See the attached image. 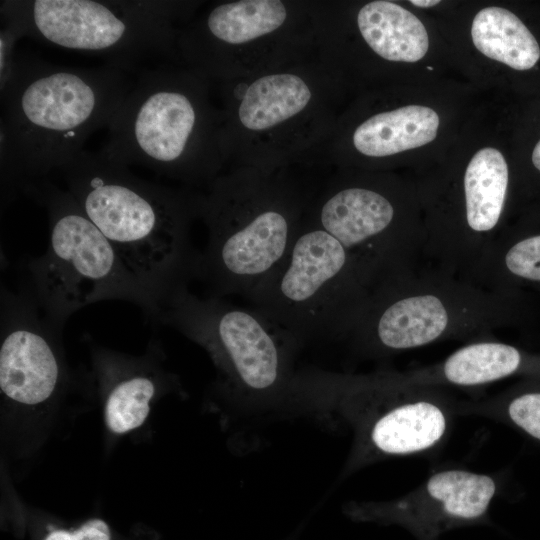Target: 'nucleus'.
<instances>
[{
	"instance_id": "1",
	"label": "nucleus",
	"mask_w": 540,
	"mask_h": 540,
	"mask_svg": "<svg viewBox=\"0 0 540 540\" xmlns=\"http://www.w3.org/2000/svg\"><path fill=\"white\" fill-rule=\"evenodd\" d=\"M59 171L66 190L160 305L197 278L200 253L190 228L199 218L200 192L150 182L84 149Z\"/></svg>"
},
{
	"instance_id": "2",
	"label": "nucleus",
	"mask_w": 540,
	"mask_h": 540,
	"mask_svg": "<svg viewBox=\"0 0 540 540\" xmlns=\"http://www.w3.org/2000/svg\"><path fill=\"white\" fill-rule=\"evenodd\" d=\"M135 80L110 65L66 67L17 54L0 91L1 182L20 190L25 181L61 170L92 133L109 126Z\"/></svg>"
},
{
	"instance_id": "3",
	"label": "nucleus",
	"mask_w": 540,
	"mask_h": 540,
	"mask_svg": "<svg viewBox=\"0 0 540 540\" xmlns=\"http://www.w3.org/2000/svg\"><path fill=\"white\" fill-rule=\"evenodd\" d=\"M210 84L183 64L141 71L99 153L127 167L148 168L186 188H207L228 163L221 110L211 101Z\"/></svg>"
},
{
	"instance_id": "4",
	"label": "nucleus",
	"mask_w": 540,
	"mask_h": 540,
	"mask_svg": "<svg viewBox=\"0 0 540 540\" xmlns=\"http://www.w3.org/2000/svg\"><path fill=\"white\" fill-rule=\"evenodd\" d=\"M458 401L449 389L411 383L401 371L305 369L295 377L292 412L334 415L349 427L352 445L342 470L348 476L386 459L438 451L450 436Z\"/></svg>"
},
{
	"instance_id": "5",
	"label": "nucleus",
	"mask_w": 540,
	"mask_h": 540,
	"mask_svg": "<svg viewBox=\"0 0 540 540\" xmlns=\"http://www.w3.org/2000/svg\"><path fill=\"white\" fill-rule=\"evenodd\" d=\"M308 207L281 169L236 166L200 192L208 240L197 278L209 295L249 298L289 253Z\"/></svg>"
},
{
	"instance_id": "6",
	"label": "nucleus",
	"mask_w": 540,
	"mask_h": 540,
	"mask_svg": "<svg viewBox=\"0 0 540 540\" xmlns=\"http://www.w3.org/2000/svg\"><path fill=\"white\" fill-rule=\"evenodd\" d=\"M513 293L431 267L384 281L349 337L353 351L382 359L434 343L493 336L516 317Z\"/></svg>"
},
{
	"instance_id": "7",
	"label": "nucleus",
	"mask_w": 540,
	"mask_h": 540,
	"mask_svg": "<svg viewBox=\"0 0 540 540\" xmlns=\"http://www.w3.org/2000/svg\"><path fill=\"white\" fill-rule=\"evenodd\" d=\"M20 191L48 215V247L24 263L26 278L20 287L51 324L62 329L74 312L104 300L134 303L154 321L159 299L136 278L66 189L39 178L25 181Z\"/></svg>"
},
{
	"instance_id": "8",
	"label": "nucleus",
	"mask_w": 540,
	"mask_h": 540,
	"mask_svg": "<svg viewBox=\"0 0 540 540\" xmlns=\"http://www.w3.org/2000/svg\"><path fill=\"white\" fill-rule=\"evenodd\" d=\"M218 83L228 162L278 170L327 141L328 69L320 53Z\"/></svg>"
},
{
	"instance_id": "9",
	"label": "nucleus",
	"mask_w": 540,
	"mask_h": 540,
	"mask_svg": "<svg viewBox=\"0 0 540 540\" xmlns=\"http://www.w3.org/2000/svg\"><path fill=\"white\" fill-rule=\"evenodd\" d=\"M198 3L157 0H8L2 22L19 36L65 50L100 56L107 65L140 73L145 65L182 64L181 26Z\"/></svg>"
},
{
	"instance_id": "10",
	"label": "nucleus",
	"mask_w": 540,
	"mask_h": 540,
	"mask_svg": "<svg viewBox=\"0 0 540 540\" xmlns=\"http://www.w3.org/2000/svg\"><path fill=\"white\" fill-rule=\"evenodd\" d=\"M154 322L206 349L229 392L252 411L289 410L299 345L256 308L199 297L182 287L161 304Z\"/></svg>"
},
{
	"instance_id": "11",
	"label": "nucleus",
	"mask_w": 540,
	"mask_h": 540,
	"mask_svg": "<svg viewBox=\"0 0 540 540\" xmlns=\"http://www.w3.org/2000/svg\"><path fill=\"white\" fill-rule=\"evenodd\" d=\"M371 291L352 254L305 216L285 259L248 299L300 346L349 339Z\"/></svg>"
},
{
	"instance_id": "12",
	"label": "nucleus",
	"mask_w": 540,
	"mask_h": 540,
	"mask_svg": "<svg viewBox=\"0 0 540 540\" xmlns=\"http://www.w3.org/2000/svg\"><path fill=\"white\" fill-rule=\"evenodd\" d=\"M318 48L317 4L234 0L211 5L180 27L183 65L220 81L279 67Z\"/></svg>"
},
{
	"instance_id": "13",
	"label": "nucleus",
	"mask_w": 540,
	"mask_h": 540,
	"mask_svg": "<svg viewBox=\"0 0 540 540\" xmlns=\"http://www.w3.org/2000/svg\"><path fill=\"white\" fill-rule=\"evenodd\" d=\"M387 187L335 181L308 207L306 218L335 237L372 286L416 272L423 229L404 216Z\"/></svg>"
},
{
	"instance_id": "14",
	"label": "nucleus",
	"mask_w": 540,
	"mask_h": 540,
	"mask_svg": "<svg viewBox=\"0 0 540 540\" xmlns=\"http://www.w3.org/2000/svg\"><path fill=\"white\" fill-rule=\"evenodd\" d=\"M496 474L448 467L430 474L407 494L388 502L351 504L352 512L401 523L421 540L483 520L498 494Z\"/></svg>"
},
{
	"instance_id": "15",
	"label": "nucleus",
	"mask_w": 540,
	"mask_h": 540,
	"mask_svg": "<svg viewBox=\"0 0 540 540\" xmlns=\"http://www.w3.org/2000/svg\"><path fill=\"white\" fill-rule=\"evenodd\" d=\"M0 388L10 400L38 405L56 391L61 365L54 337L61 329L41 313L32 297L20 287H1Z\"/></svg>"
},
{
	"instance_id": "16",
	"label": "nucleus",
	"mask_w": 540,
	"mask_h": 540,
	"mask_svg": "<svg viewBox=\"0 0 540 540\" xmlns=\"http://www.w3.org/2000/svg\"><path fill=\"white\" fill-rule=\"evenodd\" d=\"M528 361L519 348L491 336L469 341L437 363L401 372L418 385L476 388L520 373Z\"/></svg>"
},
{
	"instance_id": "17",
	"label": "nucleus",
	"mask_w": 540,
	"mask_h": 540,
	"mask_svg": "<svg viewBox=\"0 0 540 540\" xmlns=\"http://www.w3.org/2000/svg\"><path fill=\"white\" fill-rule=\"evenodd\" d=\"M356 21L364 42L382 59L416 62L428 51L424 25L399 4L385 0L368 2L357 12Z\"/></svg>"
},
{
	"instance_id": "18",
	"label": "nucleus",
	"mask_w": 540,
	"mask_h": 540,
	"mask_svg": "<svg viewBox=\"0 0 540 540\" xmlns=\"http://www.w3.org/2000/svg\"><path fill=\"white\" fill-rule=\"evenodd\" d=\"M438 127L433 109L409 105L368 117L355 128L351 142L359 154L382 158L431 142Z\"/></svg>"
},
{
	"instance_id": "19",
	"label": "nucleus",
	"mask_w": 540,
	"mask_h": 540,
	"mask_svg": "<svg viewBox=\"0 0 540 540\" xmlns=\"http://www.w3.org/2000/svg\"><path fill=\"white\" fill-rule=\"evenodd\" d=\"M471 37L482 54L516 70H528L540 58V47L533 34L504 8L480 10L472 22Z\"/></svg>"
},
{
	"instance_id": "20",
	"label": "nucleus",
	"mask_w": 540,
	"mask_h": 540,
	"mask_svg": "<svg viewBox=\"0 0 540 540\" xmlns=\"http://www.w3.org/2000/svg\"><path fill=\"white\" fill-rule=\"evenodd\" d=\"M457 413L509 423L540 441V390H511L482 399L459 400Z\"/></svg>"
},
{
	"instance_id": "21",
	"label": "nucleus",
	"mask_w": 540,
	"mask_h": 540,
	"mask_svg": "<svg viewBox=\"0 0 540 540\" xmlns=\"http://www.w3.org/2000/svg\"><path fill=\"white\" fill-rule=\"evenodd\" d=\"M155 393L156 382L148 374H129L115 382L105 404L107 427L114 433L123 434L141 426Z\"/></svg>"
},
{
	"instance_id": "22",
	"label": "nucleus",
	"mask_w": 540,
	"mask_h": 540,
	"mask_svg": "<svg viewBox=\"0 0 540 540\" xmlns=\"http://www.w3.org/2000/svg\"><path fill=\"white\" fill-rule=\"evenodd\" d=\"M21 37L10 25L4 23L0 30V91L10 81L16 65L15 46Z\"/></svg>"
},
{
	"instance_id": "23",
	"label": "nucleus",
	"mask_w": 540,
	"mask_h": 540,
	"mask_svg": "<svg viewBox=\"0 0 540 540\" xmlns=\"http://www.w3.org/2000/svg\"><path fill=\"white\" fill-rule=\"evenodd\" d=\"M44 540H110V530L103 520L91 519L73 532L54 530Z\"/></svg>"
},
{
	"instance_id": "24",
	"label": "nucleus",
	"mask_w": 540,
	"mask_h": 540,
	"mask_svg": "<svg viewBox=\"0 0 540 540\" xmlns=\"http://www.w3.org/2000/svg\"><path fill=\"white\" fill-rule=\"evenodd\" d=\"M410 3H412L415 6L426 8L435 6L440 3L438 0H411Z\"/></svg>"
},
{
	"instance_id": "25",
	"label": "nucleus",
	"mask_w": 540,
	"mask_h": 540,
	"mask_svg": "<svg viewBox=\"0 0 540 540\" xmlns=\"http://www.w3.org/2000/svg\"><path fill=\"white\" fill-rule=\"evenodd\" d=\"M532 162L537 170L540 171V140L536 144L532 153Z\"/></svg>"
}]
</instances>
